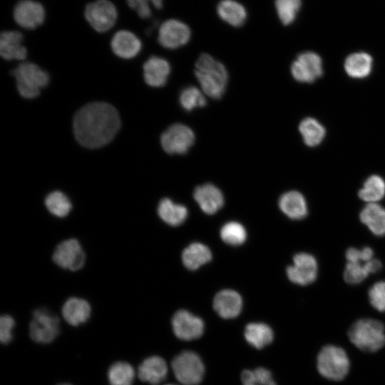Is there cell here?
I'll return each instance as SVG.
<instances>
[{
    "label": "cell",
    "instance_id": "5b68a950",
    "mask_svg": "<svg viewBox=\"0 0 385 385\" xmlns=\"http://www.w3.org/2000/svg\"><path fill=\"white\" fill-rule=\"evenodd\" d=\"M317 364L319 374L333 381L343 379L349 369V360L345 351L334 345H327L321 349Z\"/></svg>",
    "mask_w": 385,
    "mask_h": 385
},
{
    "label": "cell",
    "instance_id": "2e32d148",
    "mask_svg": "<svg viewBox=\"0 0 385 385\" xmlns=\"http://www.w3.org/2000/svg\"><path fill=\"white\" fill-rule=\"evenodd\" d=\"M382 267L381 262L376 258L369 260L355 259L347 261L344 271V279L351 284L362 282L369 274L379 272Z\"/></svg>",
    "mask_w": 385,
    "mask_h": 385
},
{
    "label": "cell",
    "instance_id": "603a6c76",
    "mask_svg": "<svg viewBox=\"0 0 385 385\" xmlns=\"http://www.w3.org/2000/svg\"><path fill=\"white\" fill-rule=\"evenodd\" d=\"M167 374V364L158 356H152L144 359L138 370L140 380L151 385H158L163 381Z\"/></svg>",
    "mask_w": 385,
    "mask_h": 385
},
{
    "label": "cell",
    "instance_id": "4dcf8cb0",
    "mask_svg": "<svg viewBox=\"0 0 385 385\" xmlns=\"http://www.w3.org/2000/svg\"><path fill=\"white\" fill-rule=\"evenodd\" d=\"M359 197L367 203H376L385 196V181L379 175H372L364 183Z\"/></svg>",
    "mask_w": 385,
    "mask_h": 385
},
{
    "label": "cell",
    "instance_id": "ffe728a7",
    "mask_svg": "<svg viewBox=\"0 0 385 385\" xmlns=\"http://www.w3.org/2000/svg\"><path fill=\"white\" fill-rule=\"evenodd\" d=\"M170 73L168 61L159 56H151L143 65V76L145 83L152 87L163 86Z\"/></svg>",
    "mask_w": 385,
    "mask_h": 385
},
{
    "label": "cell",
    "instance_id": "44dd1931",
    "mask_svg": "<svg viewBox=\"0 0 385 385\" xmlns=\"http://www.w3.org/2000/svg\"><path fill=\"white\" fill-rule=\"evenodd\" d=\"M61 313L68 324L77 327L84 324L90 318L91 307L85 299L73 297L64 302Z\"/></svg>",
    "mask_w": 385,
    "mask_h": 385
},
{
    "label": "cell",
    "instance_id": "74e56055",
    "mask_svg": "<svg viewBox=\"0 0 385 385\" xmlns=\"http://www.w3.org/2000/svg\"><path fill=\"white\" fill-rule=\"evenodd\" d=\"M242 385H277L271 372L263 367L254 371L244 370L241 374Z\"/></svg>",
    "mask_w": 385,
    "mask_h": 385
},
{
    "label": "cell",
    "instance_id": "1f68e13d",
    "mask_svg": "<svg viewBox=\"0 0 385 385\" xmlns=\"http://www.w3.org/2000/svg\"><path fill=\"white\" fill-rule=\"evenodd\" d=\"M299 130L304 143L310 147L320 144L326 133L324 126L316 119L310 117L301 121Z\"/></svg>",
    "mask_w": 385,
    "mask_h": 385
},
{
    "label": "cell",
    "instance_id": "8992f818",
    "mask_svg": "<svg viewBox=\"0 0 385 385\" xmlns=\"http://www.w3.org/2000/svg\"><path fill=\"white\" fill-rule=\"evenodd\" d=\"M172 369L176 379L184 385L200 384L205 374V366L200 356L194 351H185L172 361Z\"/></svg>",
    "mask_w": 385,
    "mask_h": 385
},
{
    "label": "cell",
    "instance_id": "ba28073f",
    "mask_svg": "<svg viewBox=\"0 0 385 385\" xmlns=\"http://www.w3.org/2000/svg\"><path fill=\"white\" fill-rule=\"evenodd\" d=\"M52 259L54 263L64 270L78 271L86 262V254L78 240L67 239L55 248Z\"/></svg>",
    "mask_w": 385,
    "mask_h": 385
},
{
    "label": "cell",
    "instance_id": "7402d4cb",
    "mask_svg": "<svg viewBox=\"0 0 385 385\" xmlns=\"http://www.w3.org/2000/svg\"><path fill=\"white\" fill-rule=\"evenodd\" d=\"M24 36L16 31H3L0 36V54L6 60H24L26 48L22 44Z\"/></svg>",
    "mask_w": 385,
    "mask_h": 385
},
{
    "label": "cell",
    "instance_id": "b9f144b4",
    "mask_svg": "<svg viewBox=\"0 0 385 385\" xmlns=\"http://www.w3.org/2000/svg\"><path fill=\"white\" fill-rule=\"evenodd\" d=\"M58 385H71V384H68V383H62V384H59Z\"/></svg>",
    "mask_w": 385,
    "mask_h": 385
},
{
    "label": "cell",
    "instance_id": "4fadbf2b",
    "mask_svg": "<svg viewBox=\"0 0 385 385\" xmlns=\"http://www.w3.org/2000/svg\"><path fill=\"white\" fill-rule=\"evenodd\" d=\"M190 36L191 31L187 24L177 19H168L160 26L158 41L164 48L175 49L186 44Z\"/></svg>",
    "mask_w": 385,
    "mask_h": 385
},
{
    "label": "cell",
    "instance_id": "8fae6325",
    "mask_svg": "<svg viewBox=\"0 0 385 385\" xmlns=\"http://www.w3.org/2000/svg\"><path fill=\"white\" fill-rule=\"evenodd\" d=\"M288 279L293 283L305 286L314 282L318 274V264L311 254L299 252L293 257V264L286 270Z\"/></svg>",
    "mask_w": 385,
    "mask_h": 385
},
{
    "label": "cell",
    "instance_id": "f35d334b",
    "mask_svg": "<svg viewBox=\"0 0 385 385\" xmlns=\"http://www.w3.org/2000/svg\"><path fill=\"white\" fill-rule=\"evenodd\" d=\"M128 6L134 10L141 19H148L152 12L150 6L151 4L156 9L163 7V0H126Z\"/></svg>",
    "mask_w": 385,
    "mask_h": 385
},
{
    "label": "cell",
    "instance_id": "d4e9b609",
    "mask_svg": "<svg viewBox=\"0 0 385 385\" xmlns=\"http://www.w3.org/2000/svg\"><path fill=\"white\" fill-rule=\"evenodd\" d=\"M361 222L375 235L385 236V207L379 203H367L359 213Z\"/></svg>",
    "mask_w": 385,
    "mask_h": 385
},
{
    "label": "cell",
    "instance_id": "e0dca14e",
    "mask_svg": "<svg viewBox=\"0 0 385 385\" xmlns=\"http://www.w3.org/2000/svg\"><path fill=\"white\" fill-rule=\"evenodd\" d=\"M242 307V299L240 294L232 289L219 292L213 300V308L220 317L224 319L237 317Z\"/></svg>",
    "mask_w": 385,
    "mask_h": 385
},
{
    "label": "cell",
    "instance_id": "e575fe53",
    "mask_svg": "<svg viewBox=\"0 0 385 385\" xmlns=\"http://www.w3.org/2000/svg\"><path fill=\"white\" fill-rule=\"evenodd\" d=\"M203 93L197 87H186L180 93V104L187 111H190L195 108L203 107L206 104V99Z\"/></svg>",
    "mask_w": 385,
    "mask_h": 385
},
{
    "label": "cell",
    "instance_id": "3957f363",
    "mask_svg": "<svg viewBox=\"0 0 385 385\" xmlns=\"http://www.w3.org/2000/svg\"><path fill=\"white\" fill-rule=\"evenodd\" d=\"M348 336L354 345L364 351H376L385 345L384 326L376 319H359L350 327Z\"/></svg>",
    "mask_w": 385,
    "mask_h": 385
},
{
    "label": "cell",
    "instance_id": "ab89813d",
    "mask_svg": "<svg viewBox=\"0 0 385 385\" xmlns=\"http://www.w3.org/2000/svg\"><path fill=\"white\" fill-rule=\"evenodd\" d=\"M368 295L374 308L379 312H385V281L374 283L370 287Z\"/></svg>",
    "mask_w": 385,
    "mask_h": 385
},
{
    "label": "cell",
    "instance_id": "7c38bea8",
    "mask_svg": "<svg viewBox=\"0 0 385 385\" xmlns=\"http://www.w3.org/2000/svg\"><path fill=\"white\" fill-rule=\"evenodd\" d=\"M293 78L301 83H312L323 73L320 56L312 51L300 53L291 66Z\"/></svg>",
    "mask_w": 385,
    "mask_h": 385
},
{
    "label": "cell",
    "instance_id": "60d3db41",
    "mask_svg": "<svg viewBox=\"0 0 385 385\" xmlns=\"http://www.w3.org/2000/svg\"><path fill=\"white\" fill-rule=\"evenodd\" d=\"M15 326L14 318L9 314H4L0 318V340L4 344H9L13 338V329Z\"/></svg>",
    "mask_w": 385,
    "mask_h": 385
},
{
    "label": "cell",
    "instance_id": "d6a6232c",
    "mask_svg": "<svg viewBox=\"0 0 385 385\" xmlns=\"http://www.w3.org/2000/svg\"><path fill=\"white\" fill-rule=\"evenodd\" d=\"M44 204L52 215L59 218L68 216L72 210L70 199L65 193L59 190L48 194L45 197Z\"/></svg>",
    "mask_w": 385,
    "mask_h": 385
},
{
    "label": "cell",
    "instance_id": "9c48e42d",
    "mask_svg": "<svg viewBox=\"0 0 385 385\" xmlns=\"http://www.w3.org/2000/svg\"><path fill=\"white\" fill-rule=\"evenodd\" d=\"M84 16L89 24L98 32H106L115 24L118 12L114 4L108 0H96L88 4Z\"/></svg>",
    "mask_w": 385,
    "mask_h": 385
},
{
    "label": "cell",
    "instance_id": "836d02e7",
    "mask_svg": "<svg viewBox=\"0 0 385 385\" xmlns=\"http://www.w3.org/2000/svg\"><path fill=\"white\" fill-rule=\"evenodd\" d=\"M135 378V370L128 362L113 363L108 371L110 385H132Z\"/></svg>",
    "mask_w": 385,
    "mask_h": 385
},
{
    "label": "cell",
    "instance_id": "4316f807",
    "mask_svg": "<svg viewBox=\"0 0 385 385\" xmlns=\"http://www.w3.org/2000/svg\"><path fill=\"white\" fill-rule=\"evenodd\" d=\"M212 259L210 250L205 245L194 242L187 247L182 253V261L185 267L195 270Z\"/></svg>",
    "mask_w": 385,
    "mask_h": 385
},
{
    "label": "cell",
    "instance_id": "9a60e30c",
    "mask_svg": "<svg viewBox=\"0 0 385 385\" xmlns=\"http://www.w3.org/2000/svg\"><path fill=\"white\" fill-rule=\"evenodd\" d=\"M13 16L21 27L34 29L43 23L46 12L43 5L38 1L20 0L14 8Z\"/></svg>",
    "mask_w": 385,
    "mask_h": 385
},
{
    "label": "cell",
    "instance_id": "6da1fadb",
    "mask_svg": "<svg viewBox=\"0 0 385 385\" xmlns=\"http://www.w3.org/2000/svg\"><path fill=\"white\" fill-rule=\"evenodd\" d=\"M120 127L118 111L105 102L86 104L73 118L75 138L81 145L88 148H97L108 144Z\"/></svg>",
    "mask_w": 385,
    "mask_h": 385
},
{
    "label": "cell",
    "instance_id": "83f0119b",
    "mask_svg": "<svg viewBox=\"0 0 385 385\" xmlns=\"http://www.w3.org/2000/svg\"><path fill=\"white\" fill-rule=\"evenodd\" d=\"M157 210L160 218L171 226L181 225L188 217V210L185 206L176 204L168 198L160 201Z\"/></svg>",
    "mask_w": 385,
    "mask_h": 385
},
{
    "label": "cell",
    "instance_id": "30bf717a",
    "mask_svg": "<svg viewBox=\"0 0 385 385\" xmlns=\"http://www.w3.org/2000/svg\"><path fill=\"white\" fill-rule=\"evenodd\" d=\"M195 141L192 129L182 123H175L168 127L160 136V143L168 154H184Z\"/></svg>",
    "mask_w": 385,
    "mask_h": 385
},
{
    "label": "cell",
    "instance_id": "277c9868",
    "mask_svg": "<svg viewBox=\"0 0 385 385\" xmlns=\"http://www.w3.org/2000/svg\"><path fill=\"white\" fill-rule=\"evenodd\" d=\"M19 94L25 98H34L49 82V76L38 65L24 62L11 71Z\"/></svg>",
    "mask_w": 385,
    "mask_h": 385
},
{
    "label": "cell",
    "instance_id": "f546056e",
    "mask_svg": "<svg viewBox=\"0 0 385 385\" xmlns=\"http://www.w3.org/2000/svg\"><path fill=\"white\" fill-rule=\"evenodd\" d=\"M245 337L250 345L257 349H261L272 342L274 334L267 324L255 322L246 326Z\"/></svg>",
    "mask_w": 385,
    "mask_h": 385
},
{
    "label": "cell",
    "instance_id": "52a82bcc",
    "mask_svg": "<svg viewBox=\"0 0 385 385\" xmlns=\"http://www.w3.org/2000/svg\"><path fill=\"white\" fill-rule=\"evenodd\" d=\"M60 332V321L57 316L45 308L33 312L29 324V335L33 341L39 344L53 342Z\"/></svg>",
    "mask_w": 385,
    "mask_h": 385
},
{
    "label": "cell",
    "instance_id": "7a4b0ae2",
    "mask_svg": "<svg viewBox=\"0 0 385 385\" xmlns=\"http://www.w3.org/2000/svg\"><path fill=\"white\" fill-rule=\"evenodd\" d=\"M195 75L205 95L214 99L222 97L228 80L227 71L222 63L210 55L202 53L195 63Z\"/></svg>",
    "mask_w": 385,
    "mask_h": 385
},
{
    "label": "cell",
    "instance_id": "cb8c5ba5",
    "mask_svg": "<svg viewBox=\"0 0 385 385\" xmlns=\"http://www.w3.org/2000/svg\"><path fill=\"white\" fill-rule=\"evenodd\" d=\"M281 211L292 220H302L308 214V207L303 195L296 190L284 192L279 200Z\"/></svg>",
    "mask_w": 385,
    "mask_h": 385
},
{
    "label": "cell",
    "instance_id": "d590c367",
    "mask_svg": "<svg viewBox=\"0 0 385 385\" xmlns=\"http://www.w3.org/2000/svg\"><path fill=\"white\" fill-rule=\"evenodd\" d=\"M220 237L225 243L236 246L245 242L247 232L245 228L240 223L229 222L222 227Z\"/></svg>",
    "mask_w": 385,
    "mask_h": 385
},
{
    "label": "cell",
    "instance_id": "5bb4252c",
    "mask_svg": "<svg viewBox=\"0 0 385 385\" xmlns=\"http://www.w3.org/2000/svg\"><path fill=\"white\" fill-rule=\"evenodd\" d=\"M172 327L175 335L185 341L200 338L205 328L204 322L200 317L184 309L175 313L172 319Z\"/></svg>",
    "mask_w": 385,
    "mask_h": 385
},
{
    "label": "cell",
    "instance_id": "d6986e66",
    "mask_svg": "<svg viewBox=\"0 0 385 385\" xmlns=\"http://www.w3.org/2000/svg\"><path fill=\"white\" fill-rule=\"evenodd\" d=\"M193 196L201 210L208 215L217 212L224 203L222 192L210 183L197 186L195 189Z\"/></svg>",
    "mask_w": 385,
    "mask_h": 385
},
{
    "label": "cell",
    "instance_id": "484cf974",
    "mask_svg": "<svg viewBox=\"0 0 385 385\" xmlns=\"http://www.w3.org/2000/svg\"><path fill=\"white\" fill-rule=\"evenodd\" d=\"M217 12L222 20L235 27L242 26L247 15L245 8L233 0L220 1L217 6Z\"/></svg>",
    "mask_w": 385,
    "mask_h": 385
},
{
    "label": "cell",
    "instance_id": "7bdbcfd3",
    "mask_svg": "<svg viewBox=\"0 0 385 385\" xmlns=\"http://www.w3.org/2000/svg\"><path fill=\"white\" fill-rule=\"evenodd\" d=\"M165 385H176V384H165Z\"/></svg>",
    "mask_w": 385,
    "mask_h": 385
},
{
    "label": "cell",
    "instance_id": "ac0fdd59",
    "mask_svg": "<svg viewBox=\"0 0 385 385\" xmlns=\"http://www.w3.org/2000/svg\"><path fill=\"white\" fill-rule=\"evenodd\" d=\"M111 46L116 56L122 58L130 59L139 53L142 43L139 38L133 32L120 30L113 35Z\"/></svg>",
    "mask_w": 385,
    "mask_h": 385
},
{
    "label": "cell",
    "instance_id": "8d00e7d4",
    "mask_svg": "<svg viewBox=\"0 0 385 385\" xmlns=\"http://www.w3.org/2000/svg\"><path fill=\"white\" fill-rule=\"evenodd\" d=\"M275 8L278 17L284 25L292 24L299 11L301 0H275Z\"/></svg>",
    "mask_w": 385,
    "mask_h": 385
},
{
    "label": "cell",
    "instance_id": "f1b7e54d",
    "mask_svg": "<svg viewBox=\"0 0 385 385\" xmlns=\"http://www.w3.org/2000/svg\"><path fill=\"white\" fill-rule=\"evenodd\" d=\"M372 68L371 56L364 52L350 54L344 61V69L346 73L356 78L366 77L371 73Z\"/></svg>",
    "mask_w": 385,
    "mask_h": 385
}]
</instances>
